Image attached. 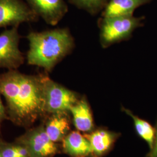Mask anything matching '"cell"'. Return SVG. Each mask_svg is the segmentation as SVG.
I'll return each instance as SVG.
<instances>
[{"label": "cell", "instance_id": "obj_2", "mask_svg": "<svg viewBox=\"0 0 157 157\" xmlns=\"http://www.w3.org/2000/svg\"><path fill=\"white\" fill-rule=\"evenodd\" d=\"M26 59L29 65L52 72L56 65L70 54L75 48V41L69 30L58 28L43 32H30Z\"/></svg>", "mask_w": 157, "mask_h": 157}, {"label": "cell", "instance_id": "obj_10", "mask_svg": "<svg viewBox=\"0 0 157 157\" xmlns=\"http://www.w3.org/2000/svg\"><path fill=\"white\" fill-rule=\"evenodd\" d=\"M63 149L72 157H87L92 153L90 143L84 135L73 131L62 140Z\"/></svg>", "mask_w": 157, "mask_h": 157}, {"label": "cell", "instance_id": "obj_11", "mask_svg": "<svg viewBox=\"0 0 157 157\" xmlns=\"http://www.w3.org/2000/svg\"><path fill=\"white\" fill-rule=\"evenodd\" d=\"M152 0H109L102 11V17L133 15L135 10Z\"/></svg>", "mask_w": 157, "mask_h": 157}, {"label": "cell", "instance_id": "obj_9", "mask_svg": "<svg viewBox=\"0 0 157 157\" xmlns=\"http://www.w3.org/2000/svg\"><path fill=\"white\" fill-rule=\"evenodd\" d=\"M84 136L90 143L91 154L95 157H102L109 151L118 137L117 133L103 129Z\"/></svg>", "mask_w": 157, "mask_h": 157}, {"label": "cell", "instance_id": "obj_1", "mask_svg": "<svg viewBox=\"0 0 157 157\" xmlns=\"http://www.w3.org/2000/svg\"><path fill=\"white\" fill-rule=\"evenodd\" d=\"M42 77L43 73L27 75L18 70L0 73V94L15 122L31 124L45 113Z\"/></svg>", "mask_w": 157, "mask_h": 157}, {"label": "cell", "instance_id": "obj_18", "mask_svg": "<svg viewBox=\"0 0 157 157\" xmlns=\"http://www.w3.org/2000/svg\"><path fill=\"white\" fill-rule=\"evenodd\" d=\"M5 117H6V108L4 106L0 97V122L2 121Z\"/></svg>", "mask_w": 157, "mask_h": 157}, {"label": "cell", "instance_id": "obj_6", "mask_svg": "<svg viewBox=\"0 0 157 157\" xmlns=\"http://www.w3.org/2000/svg\"><path fill=\"white\" fill-rule=\"evenodd\" d=\"M39 18L24 0H0V28L36 22Z\"/></svg>", "mask_w": 157, "mask_h": 157}, {"label": "cell", "instance_id": "obj_8", "mask_svg": "<svg viewBox=\"0 0 157 157\" xmlns=\"http://www.w3.org/2000/svg\"><path fill=\"white\" fill-rule=\"evenodd\" d=\"M26 145L29 154L33 157H52L58 152L56 144L51 140L43 128L37 129L29 135Z\"/></svg>", "mask_w": 157, "mask_h": 157}, {"label": "cell", "instance_id": "obj_7", "mask_svg": "<svg viewBox=\"0 0 157 157\" xmlns=\"http://www.w3.org/2000/svg\"><path fill=\"white\" fill-rule=\"evenodd\" d=\"M29 6L45 23L56 25L68 12L65 0H24Z\"/></svg>", "mask_w": 157, "mask_h": 157}, {"label": "cell", "instance_id": "obj_14", "mask_svg": "<svg viewBox=\"0 0 157 157\" xmlns=\"http://www.w3.org/2000/svg\"><path fill=\"white\" fill-rule=\"evenodd\" d=\"M122 109L124 112L132 118L137 133L142 139L146 141L151 150L155 140V129L149 122L136 116L129 109L124 108H122Z\"/></svg>", "mask_w": 157, "mask_h": 157}, {"label": "cell", "instance_id": "obj_5", "mask_svg": "<svg viewBox=\"0 0 157 157\" xmlns=\"http://www.w3.org/2000/svg\"><path fill=\"white\" fill-rule=\"evenodd\" d=\"M19 26L11 27L0 33V69L17 70L25 63L26 58L20 50L21 36Z\"/></svg>", "mask_w": 157, "mask_h": 157}, {"label": "cell", "instance_id": "obj_19", "mask_svg": "<svg viewBox=\"0 0 157 157\" xmlns=\"http://www.w3.org/2000/svg\"><path fill=\"white\" fill-rule=\"evenodd\" d=\"M0 157H2V154H1V151H0Z\"/></svg>", "mask_w": 157, "mask_h": 157}, {"label": "cell", "instance_id": "obj_13", "mask_svg": "<svg viewBox=\"0 0 157 157\" xmlns=\"http://www.w3.org/2000/svg\"><path fill=\"white\" fill-rule=\"evenodd\" d=\"M69 130L70 122L67 113L52 114L45 128L46 133L55 143L63 140Z\"/></svg>", "mask_w": 157, "mask_h": 157}, {"label": "cell", "instance_id": "obj_16", "mask_svg": "<svg viewBox=\"0 0 157 157\" xmlns=\"http://www.w3.org/2000/svg\"><path fill=\"white\" fill-rule=\"evenodd\" d=\"M1 152L2 157H28L30 155L26 147L21 146L8 147Z\"/></svg>", "mask_w": 157, "mask_h": 157}, {"label": "cell", "instance_id": "obj_3", "mask_svg": "<svg viewBox=\"0 0 157 157\" xmlns=\"http://www.w3.org/2000/svg\"><path fill=\"white\" fill-rule=\"evenodd\" d=\"M145 17L133 15L102 17L99 20L100 40L103 48L128 39L132 33L143 25Z\"/></svg>", "mask_w": 157, "mask_h": 157}, {"label": "cell", "instance_id": "obj_12", "mask_svg": "<svg viewBox=\"0 0 157 157\" xmlns=\"http://www.w3.org/2000/svg\"><path fill=\"white\" fill-rule=\"evenodd\" d=\"M76 129L83 132H91L94 128L90 106L85 97L80 99L70 109Z\"/></svg>", "mask_w": 157, "mask_h": 157}, {"label": "cell", "instance_id": "obj_4", "mask_svg": "<svg viewBox=\"0 0 157 157\" xmlns=\"http://www.w3.org/2000/svg\"><path fill=\"white\" fill-rule=\"evenodd\" d=\"M43 92L45 112L51 114L68 113L80 100L76 93L69 90L43 73Z\"/></svg>", "mask_w": 157, "mask_h": 157}, {"label": "cell", "instance_id": "obj_17", "mask_svg": "<svg viewBox=\"0 0 157 157\" xmlns=\"http://www.w3.org/2000/svg\"><path fill=\"white\" fill-rule=\"evenodd\" d=\"M155 131V137L154 145L152 148L150 150V151L147 155L146 157H157V123Z\"/></svg>", "mask_w": 157, "mask_h": 157}, {"label": "cell", "instance_id": "obj_15", "mask_svg": "<svg viewBox=\"0 0 157 157\" xmlns=\"http://www.w3.org/2000/svg\"><path fill=\"white\" fill-rule=\"evenodd\" d=\"M109 0H68L69 2L92 15L102 11Z\"/></svg>", "mask_w": 157, "mask_h": 157}]
</instances>
